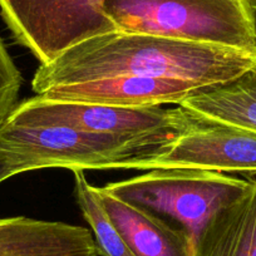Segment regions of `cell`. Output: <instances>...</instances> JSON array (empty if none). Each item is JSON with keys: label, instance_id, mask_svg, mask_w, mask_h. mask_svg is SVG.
<instances>
[{"label": "cell", "instance_id": "obj_3", "mask_svg": "<svg viewBox=\"0 0 256 256\" xmlns=\"http://www.w3.org/2000/svg\"><path fill=\"white\" fill-rule=\"evenodd\" d=\"M250 180L195 168L151 170L141 176L106 184L120 200L167 218L191 238L194 246L206 224L240 198Z\"/></svg>", "mask_w": 256, "mask_h": 256}, {"label": "cell", "instance_id": "obj_15", "mask_svg": "<svg viewBox=\"0 0 256 256\" xmlns=\"http://www.w3.org/2000/svg\"><path fill=\"white\" fill-rule=\"evenodd\" d=\"M22 172H26V167L20 157L0 146V182Z\"/></svg>", "mask_w": 256, "mask_h": 256}, {"label": "cell", "instance_id": "obj_2", "mask_svg": "<svg viewBox=\"0 0 256 256\" xmlns=\"http://www.w3.org/2000/svg\"><path fill=\"white\" fill-rule=\"evenodd\" d=\"M117 30L252 50L256 13L248 0H106Z\"/></svg>", "mask_w": 256, "mask_h": 256}, {"label": "cell", "instance_id": "obj_8", "mask_svg": "<svg viewBox=\"0 0 256 256\" xmlns=\"http://www.w3.org/2000/svg\"><path fill=\"white\" fill-rule=\"evenodd\" d=\"M198 90L201 87L196 83L177 78L118 76L64 86L49 90L43 97L120 107H151L180 104Z\"/></svg>", "mask_w": 256, "mask_h": 256}, {"label": "cell", "instance_id": "obj_4", "mask_svg": "<svg viewBox=\"0 0 256 256\" xmlns=\"http://www.w3.org/2000/svg\"><path fill=\"white\" fill-rule=\"evenodd\" d=\"M167 137H127L94 134L58 124L0 123V146L18 154L26 171L40 168L117 170L168 141Z\"/></svg>", "mask_w": 256, "mask_h": 256}, {"label": "cell", "instance_id": "obj_7", "mask_svg": "<svg viewBox=\"0 0 256 256\" xmlns=\"http://www.w3.org/2000/svg\"><path fill=\"white\" fill-rule=\"evenodd\" d=\"M186 112L181 131L154 152L117 170L195 168L256 174V131Z\"/></svg>", "mask_w": 256, "mask_h": 256}, {"label": "cell", "instance_id": "obj_10", "mask_svg": "<svg viewBox=\"0 0 256 256\" xmlns=\"http://www.w3.org/2000/svg\"><path fill=\"white\" fill-rule=\"evenodd\" d=\"M110 222L136 256H194V242L184 230L170 221L128 204L98 187Z\"/></svg>", "mask_w": 256, "mask_h": 256}, {"label": "cell", "instance_id": "obj_16", "mask_svg": "<svg viewBox=\"0 0 256 256\" xmlns=\"http://www.w3.org/2000/svg\"><path fill=\"white\" fill-rule=\"evenodd\" d=\"M248 2H250L251 6H252L254 12H255V13H256V0H248Z\"/></svg>", "mask_w": 256, "mask_h": 256}, {"label": "cell", "instance_id": "obj_13", "mask_svg": "<svg viewBox=\"0 0 256 256\" xmlns=\"http://www.w3.org/2000/svg\"><path fill=\"white\" fill-rule=\"evenodd\" d=\"M74 174V194L77 204L90 226L100 256H136L122 236L110 222L100 202L98 187L87 181L84 172L72 171Z\"/></svg>", "mask_w": 256, "mask_h": 256}, {"label": "cell", "instance_id": "obj_5", "mask_svg": "<svg viewBox=\"0 0 256 256\" xmlns=\"http://www.w3.org/2000/svg\"><path fill=\"white\" fill-rule=\"evenodd\" d=\"M104 2L0 0V14L16 43L46 64L86 39L117 30Z\"/></svg>", "mask_w": 256, "mask_h": 256}, {"label": "cell", "instance_id": "obj_12", "mask_svg": "<svg viewBox=\"0 0 256 256\" xmlns=\"http://www.w3.org/2000/svg\"><path fill=\"white\" fill-rule=\"evenodd\" d=\"M178 106L198 117L256 131V62L228 82L196 90Z\"/></svg>", "mask_w": 256, "mask_h": 256}, {"label": "cell", "instance_id": "obj_14", "mask_svg": "<svg viewBox=\"0 0 256 256\" xmlns=\"http://www.w3.org/2000/svg\"><path fill=\"white\" fill-rule=\"evenodd\" d=\"M22 74L0 39V123L16 106Z\"/></svg>", "mask_w": 256, "mask_h": 256}, {"label": "cell", "instance_id": "obj_1", "mask_svg": "<svg viewBox=\"0 0 256 256\" xmlns=\"http://www.w3.org/2000/svg\"><path fill=\"white\" fill-rule=\"evenodd\" d=\"M255 49L228 48L151 34L116 30L86 39L40 64L32 82L39 96L64 86L118 76L177 78L201 88L221 84L251 68Z\"/></svg>", "mask_w": 256, "mask_h": 256}, {"label": "cell", "instance_id": "obj_11", "mask_svg": "<svg viewBox=\"0 0 256 256\" xmlns=\"http://www.w3.org/2000/svg\"><path fill=\"white\" fill-rule=\"evenodd\" d=\"M194 256H256V181L206 224Z\"/></svg>", "mask_w": 256, "mask_h": 256}, {"label": "cell", "instance_id": "obj_9", "mask_svg": "<svg viewBox=\"0 0 256 256\" xmlns=\"http://www.w3.org/2000/svg\"><path fill=\"white\" fill-rule=\"evenodd\" d=\"M0 256H100L90 228L16 216L0 218Z\"/></svg>", "mask_w": 256, "mask_h": 256}, {"label": "cell", "instance_id": "obj_6", "mask_svg": "<svg viewBox=\"0 0 256 256\" xmlns=\"http://www.w3.org/2000/svg\"><path fill=\"white\" fill-rule=\"evenodd\" d=\"M6 120L29 124H58L110 136H174L182 130L187 112L182 107L167 110L161 106L120 107L80 100L32 97L16 104Z\"/></svg>", "mask_w": 256, "mask_h": 256}]
</instances>
